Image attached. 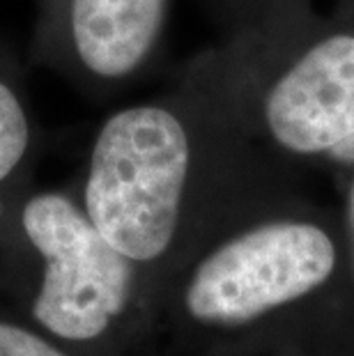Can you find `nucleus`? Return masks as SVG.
Masks as SVG:
<instances>
[{"label":"nucleus","instance_id":"obj_1","mask_svg":"<svg viewBox=\"0 0 354 356\" xmlns=\"http://www.w3.org/2000/svg\"><path fill=\"white\" fill-rule=\"evenodd\" d=\"M295 175L248 136L200 51L163 92L102 120L72 186L161 294L207 239L283 198Z\"/></svg>","mask_w":354,"mask_h":356},{"label":"nucleus","instance_id":"obj_2","mask_svg":"<svg viewBox=\"0 0 354 356\" xmlns=\"http://www.w3.org/2000/svg\"><path fill=\"white\" fill-rule=\"evenodd\" d=\"M248 136L292 172H354V17L274 0L202 51Z\"/></svg>","mask_w":354,"mask_h":356},{"label":"nucleus","instance_id":"obj_3","mask_svg":"<svg viewBox=\"0 0 354 356\" xmlns=\"http://www.w3.org/2000/svg\"><path fill=\"white\" fill-rule=\"evenodd\" d=\"M0 301L63 343L136 356L159 322L154 283L104 237L74 186L0 188Z\"/></svg>","mask_w":354,"mask_h":356},{"label":"nucleus","instance_id":"obj_4","mask_svg":"<svg viewBox=\"0 0 354 356\" xmlns=\"http://www.w3.org/2000/svg\"><path fill=\"white\" fill-rule=\"evenodd\" d=\"M345 267L341 225L278 198L207 239L159 294L193 338H235L320 297Z\"/></svg>","mask_w":354,"mask_h":356},{"label":"nucleus","instance_id":"obj_5","mask_svg":"<svg viewBox=\"0 0 354 356\" xmlns=\"http://www.w3.org/2000/svg\"><path fill=\"white\" fill-rule=\"evenodd\" d=\"M28 58L95 102L120 95L156 65L172 0H33Z\"/></svg>","mask_w":354,"mask_h":356},{"label":"nucleus","instance_id":"obj_6","mask_svg":"<svg viewBox=\"0 0 354 356\" xmlns=\"http://www.w3.org/2000/svg\"><path fill=\"white\" fill-rule=\"evenodd\" d=\"M40 127L21 53L0 37V188L35 175Z\"/></svg>","mask_w":354,"mask_h":356},{"label":"nucleus","instance_id":"obj_7","mask_svg":"<svg viewBox=\"0 0 354 356\" xmlns=\"http://www.w3.org/2000/svg\"><path fill=\"white\" fill-rule=\"evenodd\" d=\"M0 356H97L40 329L0 301Z\"/></svg>","mask_w":354,"mask_h":356},{"label":"nucleus","instance_id":"obj_8","mask_svg":"<svg viewBox=\"0 0 354 356\" xmlns=\"http://www.w3.org/2000/svg\"><path fill=\"white\" fill-rule=\"evenodd\" d=\"M343 188V211H341V237H343V255L345 269L354 287V172L341 181Z\"/></svg>","mask_w":354,"mask_h":356},{"label":"nucleus","instance_id":"obj_9","mask_svg":"<svg viewBox=\"0 0 354 356\" xmlns=\"http://www.w3.org/2000/svg\"><path fill=\"white\" fill-rule=\"evenodd\" d=\"M272 3L274 0H209V5L214 7V12L221 19L223 30H230L253 19L255 14H260Z\"/></svg>","mask_w":354,"mask_h":356},{"label":"nucleus","instance_id":"obj_10","mask_svg":"<svg viewBox=\"0 0 354 356\" xmlns=\"http://www.w3.org/2000/svg\"><path fill=\"white\" fill-rule=\"evenodd\" d=\"M336 10H341V12H348L350 17H354V0H336Z\"/></svg>","mask_w":354,"mask_h":356}]
</instances>
